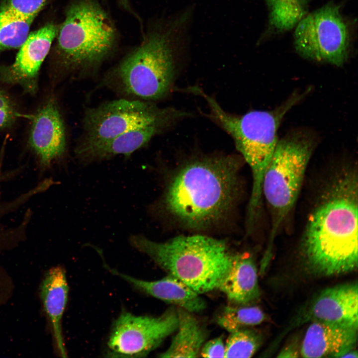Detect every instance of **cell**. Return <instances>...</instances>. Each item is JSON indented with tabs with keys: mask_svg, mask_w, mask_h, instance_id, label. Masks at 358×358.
Instances as JSON below:
<instances>
[{
	"mask_svg": "<svg viewBox=\"0 0 358 358\" xmlns=\"http://www.w3.org/2000/svg\"><path fill=\"white\" fill-rule=\"evenodd\" d=\"M308 216L301 243L308 269L330 276L358 267L357 172L345 167L334 175Z\"/></svg>",
	"mask_w": 358,
	"mask_h": 358,
	"instance_id": "obj_1",
	"label": "cell"
},
{
	"mask_svg": "<svg viewBox=\"0 0 358 358\" xmlns=\"http://www.w3.org/2000/svg\"><path fill=\"white\" fill-rule=\"evenodd\" d=\"M191 13L186 9L148 33L137 48L105 73L99 88L131 99L155 102L167 96L174 86Z\"/></svg>",
	"mask_w": 358,
	"mask_h": 358,
	"instance_id": "obj_2",
	"label": "cell"
},
{
	"mask_svg": "<svg viewBox=\"0 0 358 358\" xmlns=\"http://www.w3.org/2000/svg\"><path fill=\"white\" fill-rule=\"evenodd\" d=\"M240 160L212 155L183 164L168 183L163 199L170 214L191 228L216 223L231 209L238 191Z\"/></svg>",
	"mask_w": 358,
	"mask_h": 358,
	"instance_id": "obj_3",
	"label": "cell"
},
{
	"mask_svg": "<svg viewBox=\"0 0 358 358\" xmlns=\"http://www.w3.org/2000/svg\"><path fill=\"white\" fill-rule=\"evenodd\" d=\"M57 36V58L50 76L55 85L96 77L114 49L116 32L98 3L77 0L69 6Z\"/></svg>",
	"mask_w": 358,
	"mask_h": 358,
	"instance_id": "obj_4",
	"label": "cell"
},
{
	"mask_svg": "<svg viewBox=\"0 0 358 358\" xmlns=\"http://www.w3.org/2000/svg\"><path fill=\"white\" fill-rule=\"evenodd\" d=\"M188 90L203 97L209 109L206 116L232 138L237 149L251 168L253 185L247 220L255 221L262 199L264 176L278 141L277 129L285 114L301 95L294 94L274 111L254 110L236 115L224 110L213 97L200 88L190 87Z\"/></svg>",
	"mask_w": 358,
	"mask_h": 358,
	"instance_id": "obj_5",
	"label": "cell"
},
{
	"mask_svg": "<svg viewBox=\"0 0 358 358\" xmlns=\"http://www.w3.org/2000/svg\"><path fill=\"white\" fill-rule=\"evenodd\" d=\"M129 242L199 294L218 288L234 255L224 240L200 235L179 236L163 242L135 235Z\"/></svg>",
	"mask_w": 358,
	"mask_h": 358,
	"instance_id": "obj_6",
	"label": "cell"
},
{
	"mask_svg": "<svg viewBox=\"0 0 358 358\" xmlns=\"http://www.w3.org/2000/svg\"><path fill=\"white\" fill-rule=\"evenodd\" d=\"M316 139L312 133L301 129L291 132L278 141L262 186V198L270 215L268 252L297 199Z\"/></svg>",
	"mask_w": 358,
	"mask_h": 358,
	"instance_id": "obj_7",
	"label": "cell"
},
{
	"mask_svg": "<svg viewBox=\"0 0 358 358\" xmlns=\"http://www.w3.org/2000/svg\"><path fill=\"white\" fill-rule=\"evenodd\" d=\"M190 113L154 102L120 98L88 107L75 148L97 144L134 129L161 124L171 128Z\"/></svg>",
	"mask_w": 358,
	"mask_h": 358,
	"instance_id": "obj_8",
	"label": "cell"
},
{
	"mask_svg": "<svg viewBox=\"0 0 358 358\" xmlns=\"http://www.w3.org/2000/svg\"><path fill=\"white\" fill-rule=\"evenodd\" d=\"M294 46L304 58L344 64L349 57L350 36L339 7L330 3L305 15L296 25Z\"/></svg>",
	"mask_w": 358,
	"mask_h": 358,
	"instance_id": "obj_9",
	"label": "cell"
},
{
	"mask_svg": "<svg viewBox=\"0 0 358 358\" xmlns=\"http://www.w3.org/2000/svg\"><path fill=\"white\" fill-rule=\"evenodd\" d=\"M177 309L161 315L137 316L124 311L115 320L107 341L110 355L117 357H144L178 327Z\"/></svg>",
	"mask_w": 358,
	"mask_h": 358,
	"instance_id": "obj_10",
	"label": "cell"
},
{
	"mask_svg": "<svg viewBox=\"0 0 358 358\" xmlns=\"http://www.w3.org/2000/svg\"><path fill=\"white\" fill-rule=\"evenodd\" d=\"M27 143L43 171L65 157L66 128L55 96L49 97L32 116Z\"/></svg>",
	"mask_w": 358,
	"mask_h": 358,
	"instance_id": "obj_11",
	"label": "cell"
},
{
	"mask_svg": "<svg viewBox=\"0 0 358 358\" xmlns=\"http://www.w3.org/2000/svg\"><path fill=\"white\" fill-rule=\"evenodd\" d=\"M58 31L56 25L50 23L29 34L14 62L0 67V82L19 86L24 93L35 95L38 89L40 67Z\"/></svg>",
	"mask_w": 358,
	"mask_h": 358,
	"instance_id": "obj_12",
	"label": "cell"
},
{
	"mask_svg": "<svg viewBox=\"0 0 358 358\" xmlns=\"http://www.w3.org/2000/svg\"><path fill=\"white\" fill-rule=\"evenodd\" d=\"M358 311L357 282L344 283L322 291L312 303L307 318L358 326Z\"/></svg>",
	"mask_w": 358,
	"mask_h": 358,
	"instance_id": "obj_13",
	"label": "cell"
},
{
	"mask_svg": "<svg viewBox=\"0 0 358 358\" xmlns=\"http://www.w3.org/2000/svg\"><path fill=\"white\" fill-rule=\"evenodd\" d=\"M358 326L312 321L308 327L300 348L303 358H339L355 348Z\"/></svg>",
	"mask_w": 358,
	"mask_h": 358,
	"instance_id": "obj_14",
	"label": "cell"
},
{
	"mask_svg": "<svg viewBox=\"0 0 358 358\" xmlns=\"http://www.w3.org/2000/svg\"><path fill=\"white\" fill-rule=\"evenodd\" d=\"M169 128L164 125L155 124L134 129L97 144L75 148V155L83 165L108 160L119 155L128 157Z\"/></svg>",
	"mask_w": 358,
	"mask_h": 358,
	"instance_id": "obj_15",
	"label": "cell"
},
{
	"mask_svg": "<svg viewBox=\"0 0 358 358\" xmlns=\"http://www.w3.org/2000/svg\"><path fill=\"white\" fill-rule=\"evenodd\" d=\"M105 266L112 273L119 276L136 288L189 312H199L206 306L205 301L200 294L172 274H168L159 280L148 281L138 279Z\"/></svg>",
	"mask_w": 358,
	"mask_h": 358,
	"instance_id": "obj_16",
	"label": "cell"
},
{
	"mask_svg": "<svg viewBox=\"0 0 358 358\" xmlns=\"http://www.w3.org/2000/svg\"><path fill=\"white\" fill-rule=\"evenodd\" d=\"M69 286L65 271L61 267L49 269L40 288L44 310L51 324L56 349L59 356L67 357L62 330V319L68 300Z\"/></svg>",
	"mask_w": 358,
	"mask_h": 358,
	"instance_id": "obj_17",
	"label": "cell"
},
{
	"mask_svg": "<svg viewBox=\"0 0 358 358\" xmlns=\"http://www.w3.org/2000/svg\"><path fill=\"white\" fill-rule=\"evenodd\" d=\"M233 305H247L259 298L257 268L246 253L234 255L231 266L218 288Z\"/></svg>",
	"mask_w": 358,
	"mask_h": 358,
	"instance_id": "obj_18",
	"label": "cell"
},
{
	"mask_svg": "<svg viewBox=\"0 0 358 358\" xmlns=\"http://www.w3.org/2000/svg\"><path fill=\"white\" fill-rule=\"evenodd\" d=\"M178 327L168 348L160 358H196L207 338V331L192 314L177 308Z\"/></svg>",
	"mask_w": 358,
	"mask_h": 358,
	"instance_id": "obj_19",
	"label": "cell"
},
{
	"mask_svg": "<svg viewBox=\"0 0 358 358\" xmlns=\"http://www.w3.org/2000/svg\"><path fill=\"white\" fill-rule=\"evenodd\" d=\"M269 10V24L277 32L292 28L305 15L308 0H265Z\"/></svg>",
	"mask_w": 358,
	"mask_h": 358,
	"instance_id": "obj_20",
	"label": "cell"
},
{
	"mask_svg": "<svg viewBox=\"0 0 358 358\" xmlns=\"http://www.w3.org/2000/svg\"><path fill=\"white\" fill-rule=\"evenodd\" d=\"M35 17H23L0 10V51L20 48Z\"/></svg>",
	"mask_w": 358,
	"mask_h": 358,
	"instance_id": "obj_21",
	"label": "cell"
},
{
	"mask_svg": "<svg viewBox=\"0 0 358 358\" xmlns=\"http://www.w3.org/2000/svg\"><path fill=\"white\" fill-rule=\"evenodd\" d=\"M246 306L225 307L217 318V324L231 333L248 326L259 325L266 319L265 314L259 307Z\"/></svg>",
	"mask_w": 358,
	"mask_h": 358,
	"instance_id": "obj_22",
	"label": "cell"
},
{
	"mask_svg": "<svg viewBox=\"0 0 358 358\" xmlns=\"http://www.w3.org/2000/svg\"><path fill=\"white\" fill-rule=\"evenodd\" d=\"M230 333L224 358H251L262 343L261 335L254 330L245 328Z\"/></svg>",
	"mask_w": 358,
	"mask_h": 358,
	"instance_id": "obj_23",
	"label": "cell"
},
{
	"mask_svg": "<svg viewBox=\"0 0 358 358\" xmlns=\"http://www.w3.org/2000/svg\"><path fill=\"white\" fill-rule=\"evenodd\" d=\"M48 0H5L0 10L23 17H36Z\"/></svg>",
	"mask_w": 358,
	"mask_h": 358,
	"instance_id": "obj_24",
	"label": "cell"
},
{
	"mask_svg": "<svg viewBox=\"0 0 358 358\" xmlns=\"http://www.w3.org/2000/svg\"><path fill=\"white\" fill-rule=\"evenodd\" d=\"M20 115L11 97L0 89V131L12 126Z\"/></svg>",
	"mask_w": 358,
	"mask_h": 358,
	"instance_id": "obj_25",
	"label": "cell"
},
{
	"mask_svg": "<svg viewBox=\"0 0 358 358\" xmlns=\"http://www.w3.org/2000/svg\"><path fill=\"white\" fill-rule=\"evenodd\" d=\"M225 350L223 338L218 337L204 343L200 354L203 358H224Z\"/></svg>",
	"mask_w": 358,
	"mask_h": 358,
	"instance_id": "obj_26",
	"label": "cell"
},
{
	"mask_svg": "<svg viewBox=\"0 0 358 358\" xmlns=\"http://www.w3.org/2000/svg\"><path fill=\"white\" fill-rule=\"evenodd\" d=\"M355 348H351L344 352L340 355L339 358H358V352Z\"/></svg>",
	"mask_w": 358,
	"mask_h": 358,
	"instance_id": "obj_27",
	"label": "cell"
},
{
	"mask_svg": "<svg viewBox=\"0 0 358 358\" xmlns=\"http://www.w3.org/2000/svg\"><path fill=\"white\" fill-rule=\"evenodd\" d=\"M120 4L126 9L131 11L128 0H118Z\"/></svg>",
	"mask_w": 358,
	"mask_h": 358,
	"instance_id": "obj_28",
	"label": "cell"
},
{
	"mask_svg": "<svg viewBox=\"0 0 358 358\" xmlns=\"http://www.w3.org/2000/svg\"><path fill=\"white\" fill-rule=\"evenodd\" d=\"M5 178V175H2L0 173V180L3 179Z\"/></svg>",
	"mask_w": 358,
	"mask_h": 358,
	"instance_id": "obj_29",
	"label": "cell"
}]
</instances>
